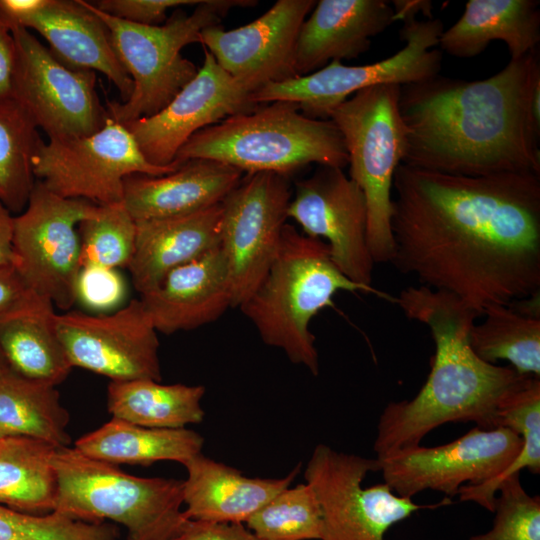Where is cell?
I'll return each instance as SVG.
<instances>
[{"label": "cell", "instance_id": "4316f807", "mask_svg": "<svg viewBox=\"0 0 540 540\" xmlns=\"http://www.w3.org/2000/svg\"><path fill=\"white\" fill-rule=\"evenodd\" d=\"M54 307L48 298L30 291L0 317V350L16 374L56 386L73 367L57 333Z\"/></svg>", "mask_w": 540, "mask_h": 540}, {"label": "cell", "instance_id": "4fadbf2b", "mask_svg": "<svg viewBox=\"0 0 540 540\" xmlns=\"http://www.w3.org/2000/svg\"><path fill=\"white\" fill-rule=\"evenodd\" d=\"M16 45L12 98L48 139L84 136L107 118L99 102L96 72L73 69L25 27L12 31Z\"/></svg>", "mask_w": 540, "mask_h": 540}, {"label": "cell", "instance_id": "8d00e7d4", "mask_svg": "<svg viewBox=\"0 0 540 540\" xmlns=\"http://www.w3.org/2000/svg\"><path fill=\"white\" fill-rule=\"evenodd\" d=\"M0 540H120L105 522L76 520L57 512L29 514L0 504Z\"/></svg>", "mask_w": 540, "mask_h": 540}, {"label": "cell", "instance_id": "d590c367", "mask_svg": "<svg viewBox=\"0 0 540 540\" xmlns=\"http://www.w3.org/2000/svg\"><path fill=\"white\" fill-rule=\"evenodd\" d=\"M136 221L123 202L97 205L95 212L80 222L81 267L127 268L136 242Z\"/></svg>", "mask_w": 540, "mask_h": 540}, {"label": "cell", "instance_id": "b9f144b4", "mask_svg": "<svg viewBox=\"0 0 540 540\" xmlns=\"http://www.w3.org/2000/svg\"><path fill=\"white\" fill-rule=\"evenodd\" d=\"M30 291L14 266L0 268V317L16 308Z\"/></svg>", "mask_w": 540, "mask_h": 540}, {"label": "cell", "instance_id": "f35d334b", "mask_svg": "<svg viewBox=\"0 0 540 540\" xmlns=\"http://www.w3.org/2000/svg\"><path fill=\"white\" fill-rule=\"evenodd\" d=\"M126 294L123 278L116 269L82 266L76 283V301L93 310H108L120 305Z\"/></svg>", "mask_w": 540, "mask_h": 540}, {"label": "cell", "instance_id": "d4e9b609", "mask_svg": "<svg viewBox=\"0 0 540 540\" xmlns=\"http://www.w3.org/2000/svg\"><path fill=\"white\" fill-rule=\"evenodd\" d=\"M221 203L190 214L136 221L135 249L128 270L140 295L174 268L220 245Z\"/></svg>", "mask_w": 540, "mask_h": 540}, {"label": "cell", "instance_id": "5bb4252c", "mask_svg": "<svg viewBox=\"0 0 540 540\" xmlns=\"http://www.w3.org/2000/svg\"><path fill=\"white\" fill-rule=\"evenodd\" d=\"M289 177L247 174L222 201L220 247L225 255L233 308L258 287L280 246L290 203Z\"/></svg>", "mask_w": 540, "mask_h": 540}, {"label": "cell", "instance_id": "6da1fadb", "mask_svg": "<svg viewBox=\"0 0 540 540\" xmlns=\"http://www.w3.org/2000/svg\"><path fill=\"white\" fill-rule=\"evenodd\" d=\"M391 261L482 314L540 292V174L466 176L401 163Z\"/></svg>", "mask_w": 540, "mask_h": 540}, {"label": "cell", "instance_id": "44dd1931", "mask_svg": "<svg viewBox=\"0 0 540 540\" xmlns=\"http://www.w3.org/2000/svg\"><path fill=\"white\" fill-rule=\"evenodd\" d=\"M385 0H320L300 28L295 47L298 76L311 74L333 60L354 59L371 39L394 23Z\"/></svg>", "mask_w": 540, "mask_h": 540}, {"label": "cell", "instance_id": "74e56055", "mask_svg": "<svg viewBox=\"0 0 540 540\" xmlns=\"http://www.w3.org/2000/svg\"><path fill=\"white\" fill-rule=\"evenodd\" d=\"M492 528L468 540H540V497L531 496L520 482V474L498 487Z\"/></svg>", "mask_w": 540, "mask_h": 540}, {"label": "cell", "instance_id": "836d02e7", "mask_svg": "<svg viewBox=\"0 0 540 540\" xmlns=\"http://www.w3.org/2000/svg\"><path fill=\"white\" fill-rule=\"evenodd\" d=\"M500 425L523 438V446L513 462L496 478L480 485H463L460 501H472L493 512L499 485L510 476L527 469L540 473V393L525 389L510 397L500 408Z\"/></svg>", "mask_w": 540, "mask_h": 540}, {"label": "cell", "instance_id": "ee69618b", "mask_svg": "<svg viewBox=\"0 0 540 540\" xmlns=\"http://www.w3.org/2000/svg\"><path fill=\"white\" fill-rule=\"evenodd\" d=\"M48 0H0V22L11 32L23 27L31 15L41 10Z\"/></svg>", "mask_w": 540, "mask_h": 540}, {"label": "cell", "instance_id": "8992f818", "mask_svg": "<svg viewBox=\"0 0 540 540\" xmlns=\"http://www.w3.org/2000/svg\"><path fill=\"white\" fill-rule=\"evenodd\" d=\"M54 512L86 522L111 520L127 529V540H170L186 521L183 480L139 477L85 456L56 448Z\"/></svg>", "mask_w": 540, "mask_h": 540}, {"label": "cell", "instance_id": "d6986e66", "mask_svg": "<svg viewBox=\"0 0 540 540\" xmlns=\"http://www.w3.org/2000/svg\"><path fill=\"white\" fill-rule=\"evenodd\" d=\"M314 0H278L251 23L224 30L220 25L201 32V44L219 66L250 92L298 77L295 47L300 28Z\"/></svg>", "mask_w": 540, "mask_h": 540}, {"label": "cell", "instance_id": "e575fe53", "mask_svg": "<svg viewBox=\"0 0 540 540\" xmlns=\"http://www.w3.org/2000/svg\"><path fill=\"white\" fill-rule=\"evenodd\" d=\"M245 525L263 540H320V506L308 483L289 486L262 506Z\"/></svg>", "mask_w": 540, "mask_h": 540}, {"label": "cell", "instance_id": "3957f363", "mask_svg": "<svg viewBox=\"0 0 540 540\" xmlns=\"http://www.w3.org/2000/svg\"><path fill=\"white\" fill-rule=\"evenodd\" d=\"M394 303L408 319L429 328L435 353L416 396L390 402L381 413L373 445L376 457L418 446L429 432L446 423L498 427L500 404L529 376L475 354L470 332L480 313L451 293L423 285L403 289Z\"/></svg>", "mask_w": 540, "mask_h": 540}, {"label": "cell", "instance_id": "cb8c5ba5", "mask_svg": "<svg viewBox=\"0 0 540 540\" xmlns=\"http://www.w3.org/2000/svg\"><path fill=\"white\" fill-rule=\"evenodd\" d=\"M184 467L187 477L183 480V514L187 519L245 524L291 485L301 464L282 478H251L200 453Z\"/></svg>", "mask_w": 540, "mask_h": 540}, {"label": "cell", "instance_id": "ac0fdd59", "mask_svg": "<svg viewBox=\"0 0 540 540\" xmlns=\"http://www.w3.org/2000/svg\"><path fill=\"white\" fill-rule=\"evenodd\" d=\"M195 77L156 114L123 124L148 162L174 163L181 147L198 131L227 117L256 110L252 92L231 77L204 48Z\"/></svg>", "mask_w": 540, "mask_h": 540}, {"label": "cell", "instance_id": "f6af8a7d", "mask_svg": "<svg viewBox=\"0 0 540 540\" xmlns=\"http://www.w3.org/2000/svg\"><path fill=\"white\" fill-rule=\"evenodd\" d=\"M14 216L0 202V268L14 266Z\"/></svg>", "mask_w": 540, "mask_h": 540}, {"label": "cell", "instance_id": "60d3db41", "mask_svg": "<svg viewBox=\"0 0 540 540\" xmlns=\"http://www.w3.org/2000/svg\"><path fill=\"white\" fill-rule=\"evenodd\" d=\"M170 540H263L243 523L186 519Z\"/></svg>", "mask_w": 540, "mask_h": 540}, {"label": "cell", "instance_id": "bcb514c9", "mask_svg": "<svg viewBox=\"0 0 540 540\" xmlns=\"http://www.w3.org/2000/svg\"><path fill=\"white\" fill-rule=\"evenodd\" d=\"M391 5L394 10V22L415 17L422 13L428 19L432 18V2L428 0H393Z\"/></svg>", "mask_w": 540, "mask_h": 540}, {"label": "cell", "instance_id": "f546056e", "mask_svg": "<svg viewBox=\"0 0 540 540\" xmlns=\"http://www.w3.org/2000/svg\"><path fill=\"white\" fill-rule=\"evenodd\" d=\"M68 424L56 386L10 369L0 375V438L28 437L66 447L71 442Z\"/></svg>", "mask_w": 540, "mask_h": 540}, {"label": "cell", "instance_id": "1f68e13d", "mask_svg": "<svg viewBox=\"0 0 540 540\" xmlns=\"http://www.w3.org/2000/svg\"><path fill=\"white\" fill-rule=\"evenodd\" d=\"M470 332V345L485 362L508 361L519 374L540 377V317L510 305H491Z\"/></svg>", "mask_w": 540, "mask_h": 540}, {"label": "cell", "instance_id": "ba28073f", "mask_svg": "<svg viewBox=\"0 0 540 540\" xmlns=\"http://www.w3.org/2000/svg\"><path fill=\"white\" fill-rule=\"evenodd\" d=\"M400 85L362 89L330 115L344 139L349 177L362 190L367 206V241L375 264L391 263L393 179L406 150L399 111Z\"/></svg>", "mask_w": 540, "mask_h": 540}, {"label": "cell", "instance_id": "5b68a950", "mask_svg": "<svg viewBox=\"0 0 540 540\" xmlns=\"http://www.w3.org/2000/svg\"><path fill=\"white\" fill-rule=\"evenodd\" d=\"M193 159L218 161L247 174L287 177L311 163L348 165L344 139L334 122L309 118L289 101L271 102L198 131L174 162L180 165Z\"/></svg>", "mask_w": 540, "mask_h": 540}, {"label": "cell", "instance_id": "7402d4cb", "mask_svg": "<svg viewBox=\"0 0 540 540\" xmlns=\"http://www.w3.org/2000/svg\"><path fill=\"white\" fill-rule=\"evenodd\" d=\"M242 173L225 163L193 159L166 175H129L124 179L123 204L135 221L190 214L221 203Z\"/></svg>", "mask_w": 540, "mask_h": 540}, {"label": "cell", "instance_id": "277c9868", "mask_svg": "<svg viewBox=\"0 0 540 540\" xmlns=\"http://www.w3.org/2000/svg\"><path fill=\"white\" fill-rule=\"evenodd\" d=\"M339 291L394 297L348 279L333 263L327 244L285 224L278 252L255 291L238 307L262 341L281 349L288 359L319 374V356L311 320Z\"/></svg>", "mask_w": 540, "mask_h": 540}, {"label": "cell", "instance_id": "ab89813d", "mask_svg": "<svg viewBox=\"0 0 540 540\" xmlns=\"http://www.w3.org/2000/svg\"><path fill=\"white\" fill-rule=\"evenodd\" d=\"M202 0H98L91 4L98 10L131 23L147 26L162 25L169 9L198 5Z\"/></svg>", "mask_w": 540, "mask_h": 540}, {"label": "cell", "instance_id": "4dcf8cb0", "mask_svg": "<svg viewBox=\"0 0 540 540\" xmlns=\"http://www.w3.org/2000/svg\"><path fill=\"white\" fill-rule=\"evenodd\" d=\"M56 447L28 437L0 438V504L36 515L51 513L57 495Z\"/></svg>", "mask_w": 540, "mask_h": 540}, {"label": "cell", "instance_id": "e0dca14e", "mask_svg": "<svg viewBox=\"0 0 540 540\" xmlns=\"http://www.w3.org/2000/svg\"><path fill=\"white\" fill-rule=\"evenodd\" d=\"M287 217L305 235L327 241L333 263L348 279L373 287L366 200L343 168L319 165L310 177L298 181Z\"/></svg>", "mask_w": 540, "mask_h": 540}, {"label": "cell", "instance_id": "83f0119b", "mask_svg": "<svg viewBox=\"0 0 540 540\" xmlns=\"http://www.w3.org/2000/svg\"><path fill=\"white\" fill-rule=\"evenodd\" d=\"M204 438L187 429H159L112 418L80 437L75 449L85 456L112 465H151L175 461L183 466L202 453Z\"/></svg>", "mask_w": 540, "mask_h": 540}, {"label": "cell", "instance_id": "7bdbcfd3", "mask_svg": "<svg viewBox=\"0 0 540 540\" xmlns=\"http://www.w3.org/2000/svg\"><path fill=\"white\" fill-rule=\"evenodd\" d=\"M16 45L12 32L0 22V100L12 98Z\"/></svg>", "mask_w": 540, "mask_h": 540}, {"label": "cell", "instance_id": "8fae6325", "mask_svg": "<svg viewBox=\"0 0 540 540\" xmlns=\"http://www.w3.org/2000/svg\"><path fill=\"white\" fill-rule=\"evenodd\" d=\"M179 166L148 162L127 128L109 116L92 134L41 140L32 158L34 177L50 191L97 205L123 202L129 175L162 176Z\"/></svg>", "mask_w": 540, "mask_h": 540}, {"label": "cell", "instance_id": "f1b7e54d", "mask_svg": "<svg viewBox=\"0 0 540 540\" xmlns=\"http://www.w3.org/2000/svg\"><path fill=\"white\" fill-rule=\"evenodd\" d=\"M204 394L200 385H165L152 379L110 381L107 409L113 418L143 427L185 428L203 421Z\"/></svg>", "mask_w": 540, "mask_h": 540}, {"label": "cell", "instance_id": "d6a6232c", "mask_svg": "<svg viewBox=\"0 0 540 540\" xmlns=\"http://www.w3.org/2000/svg\"><path fill=\"white\" fill-rule=\"evenodd\" d=\"M41 137L25 110L13 99L0 100V202L12 213L27 205L35 180L32 158Z\"/></svg>", "mask_w": 540, "mask_h": 540}, {"label": "cell", "instance_id": "52a82bcc", "mask_svg": "<svg viewBox=\"0 0 540 540\" xmlns=\"http://www.w3.org/2000/svg\"><path fill=\"white\" fill-rule=\"evenodd\" d=\"M84 1V0H83ZM84 4L106 25L115 53L133 84L124 102L107 103V115L120 124L149 117L163 109L198 72L182 49L201 44V32L220 25L234 7H250L254 0H202L190 14L174 12L162 25L147 26L110 16Z\"/></svg>", "mask_w": 540, "mask_h": 540}, {"label": "cell", "instance_id": "603a6c76", "mask_svg": "<svg viewBox=\"0 0 540 540\" xmlns=\"http://www.w3.org/2000/svg\"><path fill=\"white\" fill-rule=\"evenodd\" d=\"M23 27L38 32L62 63L102 73L118 89L121 102L129 98L132 80L115 53L109 30L83 0H48Z\"/></svg>", "mask_w": 540, "mask_h": 540}, {"label": "cell", "instance_id": "ffe728a7", "mask_svg": "<svg viewBox=\"0 0 540 540\" xmlns=\"http://www.w3.org/2000/svg\"><path fill=\"white\" fill-rule=\"evenodd\" d=\"M140 300L157 332L163 334L216 321L233 308L228 266L220 245L171 270Z\"/></svg>", "mask_w": 540, "mask_h": 540}, {"label": "cell", "instance_id": "7dc6e473", "mask_svg": "<svg viewBox=\"0 0 540 540\" xmlns=\"http://www.w3.org/2000/svg\"><path fill=\"white\" fill-rule=\"evenodd\" d=\"M8 369H10L8 367V364L0 350V375L3 374L5 371H7Z\"/></svg>", "mask_w": 540, "mask_h": 540}, {"label": "cell", "instance_id": "7c38bea8", "mask_svg": "<svg viewBox=\"0 0 540 540\" xmlns=\"http://www.w3.org/2000/svg\"><path fill=\"white\" fill-rule=\"evenodd\" d=\"M96 208L84 199L58 196L35 180L26 207L14 216V267L31 291L59 309L68 310L76 302L78 227Z\"/></svg>", "mask_w": 540, "mask_h": 540}, {"label": "cell", "instance_id": "484cf974", "mask_svg": "<svg viewBox=\"0 0 540 540\" xmlns=\"http://www.w3.org/2000/svg\"><path fill=\"white\" fill-rule=\"evenodd\" d=\"M495 40L507 45L510 60L538 49L540 1L469 0L457 22L444 29L438 45L451 56L471 58Z\"/></svg>", "mask_w": 540, "mask_h": 540}, {"label": "cell", "instance_id": "9a60e30c", "mask_svg": "<svg viewBox=\"0 0 540 540\" xmlns=\"http://www.w3.org/2000/svg\"><path fill=\"white\" fill-rule=\"evenodd\" d=\"M523 438L502 426L474 427L447 444L414 446L377 458L384 482L399 496L412 498L424 490L458 495L463 485L496 478L518 456Z\"/></svg>", "mask_w": 540, "mask_h": 540}, {"label": "cell", "instance_id": "7a4b0ae2", "mask_svg": "<svg viewBox=\"0 0 540 540\" xmlns=\"http://www.w3.org/2000/svg\"><path fill=\"white\" fill-rule=\"evenodd\" d=\"M539 85L536 49L484 80L438 74L401 86L402 163L466 176L540 174V122L532 110Z\"/></svg>", "mask_w": 540, "mask_h": 540}, {"label": "cell", "instance_id": "30bf717a", "mask_svg": "<svg viewBox=\"0 0 540 540\" xmlns=\"http://www.w3.org/2000/svg\"><path fill=\"white\" fill-rule=\"evenodd\" d=\"M379 471L377 458L339 452L324 444L314 448L304 477L320 506V540H385L393 525L415 512L451 503L446 497L420 505L397 495L385 482L363 488L366 475Z\"/></svg>", "mask_w": 540, "mask_h": 540}, {"label": "cell", "instance_id": "2e32d148", "mask_svg": "<svg viewBox=\"0 0 540 540\" xmlns=\"http://www.w3.org/2000/svg\"><path fill=\"white\" fill-rule=\"evenodd\" d=\"M56 328L72 367L110 381H161L158 332L140 299L111 314H57Z\"/></svg>", "mask_w": 540, "mask_h": 540}, {"label": "cell", "instance_id": "9c48e42d", "mask_svg": "<svg viewBox=\"0 0 540 540\" xmlns=\"http://www.w3.org/2000/svg\"><path fill=\"white\" fill-rule=\"evenodd\" d=\"M443 31L438 18H405L399 32L405 45L394 55L357 66L333 60L311 74L267 84L252 93V100L257 104L294 102L305 116L328 120L339 105L362 89L379 84L403 86L440 74L442 51L435 46Z\"/></svg>", "mask_w": 540, "mask_h": 540}]
</instances>
